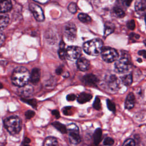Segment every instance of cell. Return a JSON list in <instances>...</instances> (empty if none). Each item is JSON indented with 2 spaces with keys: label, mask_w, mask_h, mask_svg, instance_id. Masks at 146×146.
<instances>
[{
  "label": "cell",
  "mask_w": 146,
  "mask_h": 146,
  "mask_svg": "<svg viewBox=\"0 0 146 146\" xmlns=\"http://www.w3.org/2000/svg\"><path fill=\"white\" fill-rule=\"evenodd\" d=\"M107 106L108 109L112 111V112H115V110H116V107H115V104L110 99H107Z\"/></svg>",
  "instance_id": "cell-30"
},
{
  "label": "cell",
  "mask_w": 146,
  "mask_h": 146,
  "mask_svg": "<svg viewBox=\"0 0 146 146\" xmlns=\"http://www.w3.org/2000/svg\"><path fill=\"white\" fill-rule=\"evenodd\" d=\"M29 9L36 21L41 22L44 20V14L42 9L39 6L34 3H31L29 5Z\"/></svg>",
  "instance_id": "cell-10"
},
{
  "label": "cell",
  "mask_w": 146,
  "mask_h": 146,
  "mask_svg": "<svg viewBox=\"0 0 146 146\" xmlns=\"http://www.w3.org/2000/svg\"><path fill=\"white\" fill-rule=\"evenodd\" d=\"M132 0H125L126 5L128 6H129L130 4H131V2H132Z\"/></svg>",
  "instance_id": "cell-45"
},
{
  "label": "cell",
  "mask_w": 146,
  "mask_h": 146,
  "mask_svg": "<svg viewBox=\"0 0 146 146\" xmlns=\"http://www.w3.org/2000/svg\"><path fill=\"white\" fill-rule=\"evenodd\" d=\"M135 8L136 12L141 14L146 11V1L136 0L135 3Z\"/></svg>",
  "instance_id": "cell-16"
},
{
  "label": "cell",
  "mask_w": 146,
  "mask_h": 146,
  "mask_svg": "<svg viewBox=\"0 0 146 146\" xmlns=\"http://www.w3.org/2000/svg\"><path fill=\"white\" fill-rule=\"evenodd\" d=\"M115 29L114 25L110 22H107L104 25V36L106 37L112 33Z\"/></svg>",
  "instance_id": "cell-20"
},
{
  "label": "cell",
  "mask_w": 146,
  "mask_h": 146,
  "mask_svg": "<svg viewBox=\"0 0 146 146\" xmlns=\"http://www.w3.org/2000/svg\"><path fill=\"white\" fill-rule=\"evenodd\" d=\"M82 50L78 46H71L67 47L66 49V58L71 61L78 60L81 55Z\"/></svg>",
  "instance_id": "cell-9"
},
{
  "label": "cell",
  "mask_w": 146,
  "mask_h": 146,
  "mask_svg": "<svg viewBox=\"0 0 146 146\" xmlns=\"http://www.w3.org/2000/svg\"><path fill=\"white\" fill-rule=\"evenodd\" d=\"M138 54L139 55L143 56L144 58L146 59V51L145 50H141L138 51Z\"/></svg>",
  "instance_id": "cell-41"
},
{
  "label": "cell",
  "mask_w": 146,
  "mask_h": 146,
  "mask_svg": "<svg viewBox=\"0 0 146 146\" xmlns=\"http://www.w3.org/2000/svg\"><path fill=\"white\" fill-rule=\"evenodd\" d=\"M34 1H35V2H39L40 3H42V4L46 3L47 2H48L49 1V0H34Z\"/></svg>",
  "instance_id": "cell-42"
},
{
  "label": "cell",
  "mask_w": 146,
  "mask_h": 146,
  "mask_svg": "<svg viewBox=\"0 0 146 146\" xmlns=\"http://www.w3.org/2000/svg\"><path fill=\"white\" fill-rule=\"evenodd\" d=\"M22 89L21 90V93L24 96H28L33 92V88L31 86H27V84L22 87Z\"/></svg>",
  "instance_id": "cell-26"
},
{
  "label": "cell",
  "mask_w": 146,
  "mask_h": 146,
  "mask_svg": "<svg viewBox=\"0 0 146 146\" xmlns=\"http://www.w3.org/2000/svg\"><path fill=\"white\" fill-rule=\"evenodd\" d=\"M52 125L62 133H66L67 132L66 127L64 124L60 123V122L57 121H54L52 123Z\"/></svg>",
  "instance_id": "cell-24"
},
{
  "label": "cell",
  "mask_w": 146,
  "mask_h": 146,
  "mask_svg": "<svg viewBox=\"0 0 146 146\" xmlns=\"http://www.w3.org/2000/svg\"><path fill=\"white\" fill-rule=\"evenodd\" d=\"M76 65L78 69L82 71H85L89 69L90 63V61L86 58L83 57H80L77 60Z\"/></svg>",
  "instance_id": "cell-12"
},
{
  "label": "cell",
  "mask_w": 146,
  "mask_h": 146,
  "mask_svg": "<svg viewBox=\"0 0 146 146\" xmlns=\"http://www.w3.org/2000/svg\"><path fill=\"white\" fill-rule=\"evenodd\" d=\"M102 130L100 128H98L95 129L93 135L94 143L95 145H98L102 140Z\"/></svg>",
  "instance_id": "cell-19"
},
{
  "label": "cell",
  "mask_w": 146,
  "mask_h": 146,
  "mask_svg": "<svg viewBox=\"0 0 146 146\" xmlns=\"http://www.w3.org/2000/svg\"><path fill=\"white\" fill-rule=\"evenodd\" d=\"M43 146H58V141L54 137H47L43 143Z\"/></svg>",
  "instance_id": "cell-21"
},
{
  "label": "cell",
  "mask_w": 146,
  "mask_h": 146,
  "mask_svg": "<svg viewBox=\"0 0 146 146\" xmlns=\"http://www.w3.org/2000/svg\"><path fill=\"white\" fill-rule=\"evenodd\" d=\"M58 55L61 59H64L66 58V50L65 49V43L63 40H61L59 43Z\"/></svg>",
  "instance_id": "cell-22"
},
{
  "label": "cell",
  "mask_w": 146,
  "mask_h": 146,
  "mask_svg": "<svg viewBox=\"0 0 146 146\" xmlns=\"http://www.w3.org/2000/svg\"><path fill=\"white\" fill-rule=\"evenodd\" d=\"M92 98L91 94L86 93V92H82L80 93L77 98V100L78 103L80 104H84L88 102H89Z\"/></svg>",
  "instance_id": "cell-17"
},
{
  "label": "cell",
  "mask_w": 146,
  "mask_h": 146,
  "mask_svg": "<svg viewBox=\"0 0 146 146\" xmlns=\"http://www.w3.org/2000/svg\"><path fill=\"white\" fill-rule=\"evenodd\" d=\"M62 72V68L61 67H58L56 70V73L58 75L61 74Z\"/></svg>",
  "instance_id": "cell-44"
},
{
  "label": "cell",
  "mask_w": 146,
  "mask_h": 146,
  "mask_svg": "<svg viewBox=\"0 0 146 146\" xmlns=\"http://www.w3.org/2000/svg\"><path fill=\"white\" fill-rule=\"evenodd\" d=\"M64 34L66 39L69 41H73L76 36V28L74 23L68 22L64 26Z\"/></svg>",
  "instance_id": "cell-8"
},
{
  "label": "cell",
  "mask_w": 146,
  "mask_h": 146,
  "mask_svg": "<svg viewBox=\"0 0 146 146\" xmlns=\"http://www.w3.org/2000/svg\"><path fill=\"white\" fill-rule=\"evenodd\" d=\"M78 19L80 21L85 23H88L92 21L91 18L88 14L85 13H80L78 15Z\"/></svg>",
  "instance_id": "cell-25"
},
{
  "label": "cell",
  "mask_w": 146,
  "mask_h": 146,
  "mask_svg": "<svg viewBox=\"0 0 146 146\" xmlns=\"http://www.w3.org/2000/svg\"><path fill=\"white\" fill-rule=\"evenodd\" d=\"M52 115H54L56 119H58L60 117V113L59 111L58 110H54L51 112Z\"/></svg>",
  "instance_id": "cell-39"
},
{
  "label": "cell",
  "mask_w": 146,
  "mask_h": 146,
  "mask_svg": "<svg viewBox=\"0 0 146 146\" xmlns=\"http://www.w3.org/2000/svg\"><path fill=\"white\" fill-rule=\"evenodd\" d=\"M120 79L123 84L126 86H130L132 83V76L131 74H128L121 76Z\"/></svg>",
  "instance_id": "cell-23"
},
{
  "label": "cell",
  "mask_w": 146,
  "mask_h": 146,
  "mask_svg": "<svg viewBox=\"0 0 146 146\" xmlns=\"http://www.w3.org/2000/svg\"><path fill=\"white\" fill-rule=\"evenodd\" d=\"M114 144V140L110 137H107L105 138L103 141V144L106 146H111Z\"/></svg>",
  "instance_id": "cell-32"
},
{
  "label": "cell",
  "mask_w": 146,
  "mask_h": 146,
  "mask_svg": "<svg viewBox=\"0 0 146 146\" xmlns=\"http://www.w3.org/2000/svg\"><path fill=\"white\" fill-rule=\"evenodd\" d=\"M104 85L108 92L114 93L119 88L120 81L116 75L109 74L104 78Z\"/></svg>",
  "instance_id": "cell-5"
},
{
  "label": "cell",
  "mask_w": 146,
  "mask_h": 146,
  "mask_svg": "<svg viewBox=\"0 0 146 146\" xmlns=\"http://www.w3.org/2000/svg\"><path fill=\"white\" fill-rule=\"evenodd\" d=\"M40 77V72L39 69L38 68H33L30 74V82L33 84H36L39 81Z\"/></svg>",
  "instance_id": "cell-15"
},
{
  "label": "cell",
  "mask_w": 146,
  "mask_h": 146,
  "mask_svg": "<svg viewBox=\"0 0 146 146\" xmlns=\"http://www.w3.org/2000/svg\"><path fill=\"white\" fill-rule=\"evenodd\" d=\"M82 80L85 84L92 87L96 86L99 82L98 78L95 75L92 74H89L84 75L83 77Z\"/></svg>",
  "instance_id": "cell-11"
},
{
  "label": "cell",
  "mask_w": 146,
  "mask_h": 146,
  "mask_svg": "<svg viewBox=\"0 0 146 146\" xmlns=\"http://www.w3.org/2000/svg\"><path fill=\"white\" fill-rule=\"evenodd\" d=\"M93 107L96 110H100L101 109V103L99 97H96L93 103Z\"/></svg>",
  "instance_id": "cell-29"
},
{
  "label": "cell",
  "mask_w": 146,
  "mask_h": 146,
  "mask_svg": "<svg viewBox=\"0 0 146 146\" xmlns=\"http://www.w3.org/2000/svg\"><path fill=\"white\" fill-rule=\"evenodd\" d=\"M2 88H3V85H2V84H1V83H0V89Z\"/></svg>",
  "instance_id": "cell-47"
},
{
  "label": "cell",
  "mask_w": 146,
  "mask_h": 146,
  "mask_svg": "<svg viewBox=\"0 0 146 146\" xmlns=\"http://www.w3.org/2000/svg\"><path fill=\"white\" fill-rule=\"evenodd\" d=\"M21 100L22 102L30 105L34 108H35L37 106V102L34 99H25V98H21Z\"/></svg>",
  "instance_id": "cell-28"
},
{
  "label": "cell",
  "mask_w": 146,
  "mask_h": 146,
  "mask_svg": "<svg viewBox=\"0 0 146 146\" xmlns=\"http://www.w3.org/2000/svg\"><path fill=\"white\" fill-rule=\"evenodd\" d=\"M30 139L28 137H25L23 141V143L25 144H28L29 143H30Z\"/></svg>",
  "instance_id": "cell-43"
},
{
  "label": "cell",
  "mask_w": 146,
  "mask_h": 146,
  "mask_svg": "<svg viewBox=\"0 0 146 146\" xmlns=\"http://www.w3.org/2000/svg\"><path fill=\"white\" fill-rule=\"evenodd\" d=\"M71 108L72 107L70 106L68 107H65L63 108V113H64V115H72L71 113Z\"/></svg>",
  "instance_id": "cell-36"
},
{
  "label": "cell",
  "mask_w": 146,
  "mask_h": 146,
  "mask_svg": "<svg viewBox=\"0 0 146 146\" xmlns=\"http://www.w3.org/2000/svg\"><path fill=\"white\" fill-rule=\"evenodd\" d=\"M137 60V62H139V63H141V62H142V60H141V59H140V58H138Z\"/></svg>",
  "instance_id": "cell-46"
},
{
  "label": "cell",
  "mask_w": 146,
  "mask_h": 146,
  "mask_svg": "<svg viewBox=\"0 0 146 146\" xmlns=\"http://www.w3.org/2000/svg\"><path fill=\"white\" fill-rule=\"evenodd\" d=\"M5 35L3 34V33L2 32H1V31L0 30V46H1L4 41H5Z\"/></svg>",
  "instance_id": "cell-40"
},
{
  "label": "cell",
  "mask_w": 146,
  "mask_h": 146,
  "mask_svg": "<svg viewBox=\"0 0 146 146\" xmlns=\"http://www.w3.org/2000/svg\"><path fill=\"white\" fill-rule=\"evenodd\" d=\"M21 120L18 116H13L4 120V125L11 135L18 134L21 129Z\"/></svg>",
  "instance_id": "cell-4"
},
{
  "label": "cell",
  "mask_w": 146,
  "mask_h": 146,
  "mask_svg": "<svg viewBox=\"0 0 146 146\" xmlns=\"http://www.w3.org/2000/svg\"><path fill=\"white\" fill-rule=\"evenodd\" d=\"M113 12L115 15L118 18H123L125 15V12L124 10L119 7H114L113 9Z\"/></svg>",
  "instance_id": "cell-27"
},
{
  "label": "cell",
  "mask_w": 146,
  "mask_h": 146,
  "mask_svg": "<svg viewBox=\"0 0 146 146\" xmlns=\"http://www.w3.org/2000/svg\"><path fill=\"white\" fill-rule=\"evenodd\" d=\"M23 146H29L28 144H24Z\"/></svg>",
  "instance_id": "cell-49"
},
{
  "label": "cell",
  "mask_w": 146,
  "mask_h": 146,
  "mask_svg": "<svg viewBox=\"0 0 146 146\" xmlns=\"http://www.w3.org/2000/svg\"><path fill=\"white\" fill-rule=\"evenodd\" d=\"M144 44L146 46V39H145V40H144Z\"/></svg>",
  "instance_id": "cell-48"
},
{
  "label": "cell",
  "mask_w": 146,
  "mask_h": 146,
  "mask_svg": "<svg viewBox=\"0 0 146 146\" xmlns=\"http://www.w3.org/2000/svg\"><path fill=\"white\" fill-rule=\"evenodd\" d=\"M136 143L135 141L132 139H128L126 140L122 146H135Z\"/></svg>",
  "instance_id": "cell-33"
},
{
  "label": "cell",
  "mask_w": 146,
  "mask_h": 146,
  "mask_svg": "<svg viewBox=\"0 0 146 146\" xmlns=\"http://www.w3.org/2000/svg\"><path fill=\"white\" fill-rule=\"evenodd\" d=\"M140 38V35L139 34H136L135 33H131L129 35V39H138Z\"/></svg>",
  "instance_id": "cell-38"
},
{
  "label": "cell",
  "mask_w": 146,
  "mask_h": 146,
  "mask_svg": "<svg viewBox=\"0 0 146 146\" xmlns=\"http://www.w3.org/2000/svg\"><path fill=\"white\" fill-rule=\"evenodd\" d=\"M35 112L33 110H27L25 112V116L26 117V119H31L32 117H33L34 116H35Z\"/></svg>",
  "instance_id": "cell-34"
},
{
  "label": "cell",
  "mask_w": 146,
  "mask_h": 146,
  "mask_svg": "<svg viewBox=\"0 0 146 146\" xmlns=\"http://www.w3.org/2000/svg\"><path fill=\"white\" fill-rule=\"evenodd\" d=\"M127 26L131 30H134L135 28V21L133 19H131V20L127 22Z\"/></svg>",
  "instance_id": "cell-35"
},
{
  "label": "cell",
  "mask_w": 146,
  "mask_h": 146,
  "mask_svg": "<svg viewBox=\"0 0 146 146\" xmlns=\"http://www.w3.org/2000/svg\"><path fill=\"white\" fill-rule=\"evenodd\" d=\"M30 73L29 71L25 67L19 66L17 67L12 73L11 82L12 83L19 87L26 86L30 80Z\"/></svg>",
  "instance_id": "cell-1"
},
{
  "label": "cell",
  "mask_w": 146,
  "mask_h": 146,
  "mask_svg": "<svg viewBox=\"0 0 146 146\" xmlns=\"http://www.w3.org/2000/svg\"><path fill=\"white\" fill-rule=\"evenodd\" d=\"M132 66L129 55L128 52L122 51L121 56L115 63V70L118 73H123L128 71Z\"/></svg>",
  "instance_id": "cell-3"
},
{
  "label": "cell",
  "mask_w": 146,
  "mask_h": 146,
  "mask_svg": "<svg viewBox=\"0 0 146 146\" xmlns=\"http://www.w3.org/2000/svg\"><path fill=\"white\" fill-rule=\"evenodd\" d=\"M12 8L11 0H0V12L6 13Z\"/></svg>",
  "instance_id": "cell-14"
},
{
  "label": "cell",
  "mask_w": 146,
  "mask_h": 146,
  "mask_svg": "<svg viewBox=\"0 0 146 146\" xmlns=\"http://www.w3.org/2000/svg\"><path fill=\"white\" fill-rule=\"evenodd\" d=\"M103 41L98 38L93 39L86 42L83 44V50L87 54L92 56L98 55L101 53L103 47Z\"/></svg>",
  "instance_id": "cell-2"
},
{
  "label": "cell",
  "mask_w": 146,
  "mask_h": 146,
  "mask_svg": "<svg viewBox=\"0 0 146 146\" xmlns=\"http://www.w3.org/2000/svg\"><path fill=\"white\" fill-rule=\"evenodd\" d=\"M135 104V97L132 92H130L127 96L125 101V108L127 110L132 109Z\"/></svg>",
  "instance_id": "cell-13"
},
{
  "label": "cell",
  "mask_w": 146,
  "mask_h": 146,
  "mask_svg": "<svg viewBox=\"0 0 146 146\" xmlns=\"http://www.w3.org/2000/svg\"><path fill=\"white\" fill-rule=\"evenodd\" d=\"M145 23H146V14H145Z\"/></svg>",
  "instance_id": "cell-50"
},
{
  "label": "cell",
  "mask_w": 146,
  "mask_h": 146,
  "mask_svg": "<svg viewBox=\"0 0 146 146\" xmlns=\"http://www.w3.org/2000/svg\"><path fill=\"white\" fill-rule=\"evenodd\" d=\"M100 54L102 59L107 63H111L117 60L119 58V54L117 51L113 48L108 46L103 47Z\"/></svg>",
  "instance_id": "cell-7"
},
{
  "label": "cell",
  "mask_w": 146,
  "mask_h": 146,
  "mask_svg": "<svg viewBox=\"0 0 146 146\" xmlns=\"http://www.w3.org/2000/svg\"><path fill=\"white\" fill-rule=\"evenodd\" d=\"M66 128L68 132L70 142L74 145L78 144L81 141L78 127L75 123H70L67 125Z\"/></svg>",
  "instance_id": "cell-6"
},
{
  "label": "cell",
  "mask_w": 146,
  "mask_h": 146,
  "mask_svg": "<svg viewBox=\"0 0 146 146\" xmlns=\"http://www.w3.org/2000/svg\"><path fill=\"white\" fill-rule=\"evenodd\" d=\"M68 10L70 13H71L72 14L75 13L77 10L76 5L74 2L70 3L68 6Z\"/></svg>",
  "instance_id": "cell-31"
},
{
  "label": "cell",
  "mask_w": 146,
  "mask_h": 146,
  "mask_svg": "<svg viewBox=\"0 0 146 146\" xmlns=\"http://www.w3.org/2000/svg\"><path fill=\"white\" fill-rule=\"evenodd\" d=\"M76 98V96L74 94H68L66 96V99L67 101H74Z\"/></svg>",
  "instance_id": "cell-37"
},
{
  "label": "cell",
  "mask_w": 146,
  "mask_h": 146,
  "mask_svg": "<svg viewBox=\"0 0 146 146\" xmlns=\"http://www.w3.org/2000/svg\"><path fill=\"white\" fill-rule=\"evenodd\" d=\"M9 22V15L4 13L0 12V30L5 28Z\"/></svg>",
  "instance_id": "cell-18"
}]
</instances>
